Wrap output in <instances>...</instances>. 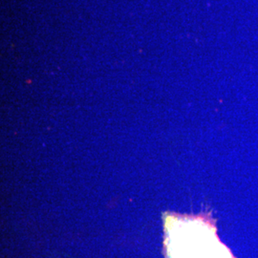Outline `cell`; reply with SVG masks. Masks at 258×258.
<instances>
[{
	"mask_svg": "<svg viewBox=\"0 0 258 258\" xmlns=\"http://www.w3.org/2000/svg\"><path fill=\"white\" fill-rule=\"evenodd\" d=\"M168 258H233L212 225L199 219L171 218L167 222Z\"/></svg>",
	"mask_w": 258,
	"mask_h": 258,
	"instance_id": "cell-1",
	"label": "cell"
}]
</instances>
